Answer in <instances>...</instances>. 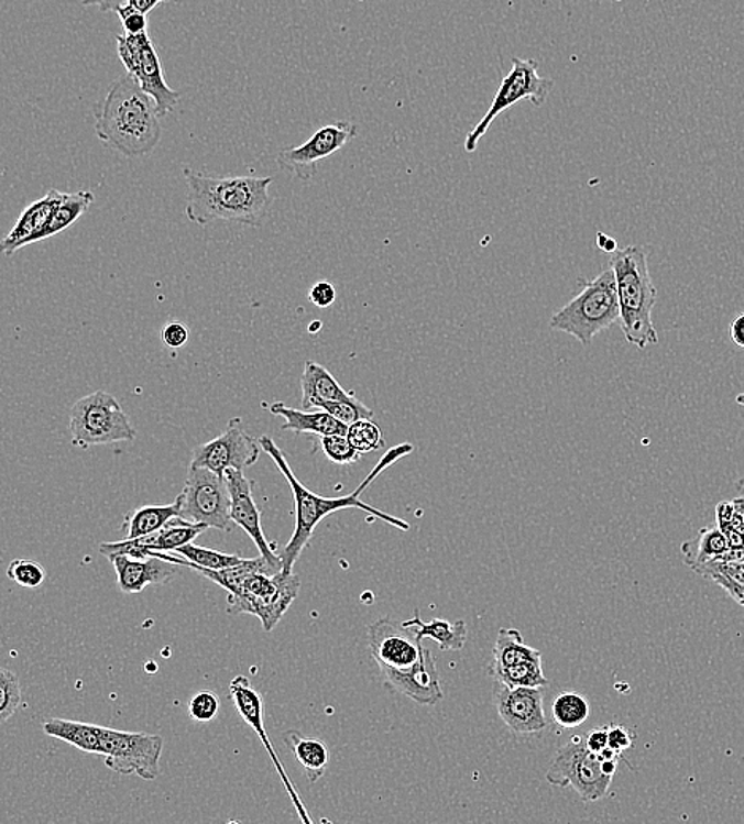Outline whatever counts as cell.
<instances>
[{
    "label": "cell",
    "instance_id": "obj_1",
    "mask_svg": "<svg viewBox=\"0 0 744 824\" xmlns=\"http://www.w3.org/2000/svg\"><path fill=\"white\" fill-rule=\"evenodd\" d=\"M259 444L267 452L276 468L282 471L283 476L286 477L287 484H289L291 491H293L294 503H296V528H294L293 536H291L289 542H287L283 552L280 553L283 560V572L291 574L294 567H296L297 560L300 559L302 552L307 549L310 545L313 535H315L316 527L321 524L330 514L337 513V510L355 509L364 510L375 519L386 521V524L393 525L401 531H408L409 524L405 520L398 519V517L390 516V514L383 513V510L376 509V507L366 505L362 502L361 495L365 492V488L380 476L381 473L387 470L398 460L405 459L409 453L415 451L413 444L404 442V444L395 446L390 451L381 457L380 462L376 463L375 468L370 471L369 476L361 482L354 492L347 496H340V498H326V496L316 495L311 491H308L304 484L296 477L294 471L291 470L289 463H287L285 453L282 449L275 444V441L271 437L259 438Z\"/></svg>",
    "mask_w": 744,
    "mask_h": 824
},
{
    "label": "cell",
    "instance_id": "obj_2",
    "mask_svg": "<svg viewBox=\"0 0 744 824\" xmlns=\"http://www.w3.org/2000/svg\"><path fill=\"white\" fill-rule=\"evenodd\" d=\"M188 185L186 216L197 226L225 221L261 227L271 208L273 178L210 176L185 168Z\"/></svg>",
    "mask_w": 744,
    "mask_h": 824
},
{
    "label": "cell",
    "instance_id": "obj_3",
    "mask_svg": "<svg viewBox=\"0 0 744 824\" xmlns=\"http://www.w3.org/2000/svg\"><path fill=\"white\" fill-rule=\"evenodd\" d=\"M95 120L100 142L131 160L153 153L163 135L156 102L129 74L111 83Z\"/></svg>",
    "mask_w": 744,
    "mask_h": 824
},
{
    "label": "cell",
    "instance_id": "obj_4",
    "mask_svg": "<svg viewBox=\"0 0 744 824\" xmlns=\"http://www.w3.org/2000/svg\"><path fill=\"white\" fill-rule=\"evenodd\" d=\"M610 266L616 273L621 305V330L632 347L646 349L659 343L653 322L657 289L650 278L645 248L632 246L611 254Z\"/></svg>",
    "mask_w": 744,
    "mask_h": 824
},
{
    "label": "cell",
    "instance_id": "obj_5",
    "mask_svg": "<svg viewBox=\"0 0 744 824\" xmlns=\"http://www.w3.org/2000/svg\"><path fill=\"white\" fill-rule=\"evenodd\" d=\"M620 319L616 273L610 266L584 283L581 293L552 315L549 327L556 332L571 334L588 348L597 333L609 330Z\"/></svg>",
    "mask_w": 744,
    "mask_h": 824
},
{
    "label": "cell",
    "instance_id": "obj_6",
    "mask_svg": "<svg viewBox=\"0 0 744 824\" xmlns=\"http://www.w3.org/2000/svg\"><path fill=\"white\" fill-rule=\"evenodd\" d=\"M298 590L300 578L294 572L253 571L228 590V612L256 615L264 631L271 633L296 601Z\"/></svg>",
    "mask_w": 744,
    "mask_h": 824
},
{
    "label": "cell",
    "instance_id": "obj_7",
    "mask_svg": "<svg viewBox=\"0 0 744 824\" xmlns=\"http://www.w3.org/2000/svg\"><path fill=\"white\" fill-rule=\"evenodd\" d=\"M72 444L91 446L134 441L136 431L120 402L107 392H95L78 399L70 411Z\"/></svg>",
    "mask_w": 744,
    "mask_h": 824
},
{
    "label": "cell",
    "instance_id": "obj_8",
    "mask_svg": "<svg viewBox=\"0 0 744 824\" xmlns=\"http://www.w3.org/2000/svg\"><path fill=\"white\" fill-rule=\"evenodd\" d=\"M555 88V81L538 75V63L535 59H521L512 57V70L503 78L491 108L484 114L483 120L469 132L466 139L467 153H474L480 140L486 135L492 122L497 120L503 111L508 110L521 100H530L532 106L541 107Z\"/></svg>",
    "mask_w": 744,
    "mask_h": 824
},
{
    "label": "cell",
    "instance_id": "obj_9",
    "mask_svg": "<svg viewBox=\"0 0 744 824\" xmlns=\"http://www.w3.org/2000/svg\"><path fill=\"white\" fill-rule=\"evenodd\" d=\"M182 519L204 524L208 528L230 532V493L228 482L221 474L204 466L189 465L182 495Z\"/></svg>",
    "mask_w": 744,
    "mask_h": 824
},
{
    "label": "cell",
    "instance_id": "obj_10",
    "mask_svg": "<svg viewBox=\"0 0 744 824\" xmlns=\"http://www.w3.org/2000/svg\"><path fill=\"white\" fill-rule=\"evenodd\" d=\"M100 743L107 768L121 776H139L154 780L161 776L164 739L157 734L120 732L99 726Z\"/></svg>",
    "mask_w": 744,
    "mask_h": 824
},
{
    "label": "cell",
    "instance_id": "obj_11",
    "mask_svg": "<svg viewBox=\"0 0 744 824\" xmlns=\"http://www.w3.org/2000/svg\"><path fill=\"white\" fill-rule=\"evenodd\" d=\"M546 780L556 787H570L584 802L602 801L613 777L603 771L602 757L589 750L580 736L557 751Z\"/></svg>",
    "mask_w": 744,
    "mask_h": 824
},
{
    "label": "cell",
    "instance_id": "obj_12",
    "mask_svg": "<svg viewBox=\"0 0 744 824\" xmlns=\"http://www.w3.org/2000/svg\"><path fill=\"white\" fill-rule=\"evenodd\" d=\"M117 45L118 57L125 72L156 102L160 117H167L179 102V94L165 81L163 63L149 32L140 35H118Z\"/></svg>",
    "mask_w": 744,
    "mask_h": 824
},
{
    "label": "cell",
    "instance_id": "obj_13",
    "mask_svg": "<svg viewBox=\"0 0 744 824\" xmlns=\"http://www.w3.org/2000/svg\"><path fill=\"white\" fill-rule=\"evenodd\" d=\"M491 671L495 682L508 686L545 689L549 685L543 672L541 651L524 644L523 635L515 628L499 631Z\"/></svg>",
    "mask_w": 744,
    "mask_h": 824
},
{
    "label": "cell",
    "instance_id": "obj_14",
    "mask_svg": "<svg viewBox=\"0 0 744 824\" xmlns=\"http://www.w3.org/2000/svg\"><path fill=\"white\" fill-rule=\"evenodd\" d=\"M261 449L259 441L244 431L243 420L233 417L219 437L194 449L189 465L208 468L225 476L230 468L243 471L253 466Z\"/></svg>",
    "mask_w": 744,
    "mask_h": 824
},
{
    "label": "cell",
    "instance_id": "obj_15",
    "mask_svg": "<svg viewBox=\"0 0 744 824\" xmlns=\"http://www.w3.org/2000/svg\"><path fill=\"white\" fill-rule=\"evenodd\" d=\"M355 135L358 128L352 122H332L313 133L304 145L280 151L276 162L283 171L289 172L302 182H310L318 172L319 162L339 153L341 147L355 139Z\"/></svg>",
    "mask_w": 744,
    "mask_h": 824
},
{
    "label": "cell",
    "instance_id": "obj_16",
    "mask_svg": "<svg viewBox=\"0 0 744 824\" xmlns=\"http://www.w3.org/2000/svg\"><path fill=\"white\" fill-rule=\"evenodd\" d=\"M412 628L394 625L390 618H380L369 626V646L380 671H406L419 663L424 650Z\"/></svg>",
    "mask_w": 744,
    "mask_h": 824
},
{
    "label": "cell",
    "instance_id": "obj_17",
    "mask_svg": "<svg viewBox=\"0 0 744 824\" xmlns=\"http://www.w3.org/2000/svg\"><path fill=\"white\" fill-rule=\"evenodd\" d=\"M208 527L204 524H193L175 517L161 528L139 539H121L117 542H102L99 552L111 559L114 556H129L132 559H149L153 552H176L179 547L194 542Z\"/></svg>",
    "mask_w": 744,
    "mask_h": 824
},
{
    "label": "cell",
    "instance_id": "obj_18",
    "mask_svg": "<svg viewBox=\"0 0 744 824\" xmlns=\"http://www.w3.org/2000/svg\"><path fill=\"white\" fill-rule=\"evenodd\" d=\"M229 693L230 700L236 704L240 717H242L244 722L248 723V726L258 734L259 739L264 744L265 750L271 755L273 766H275L276 772L282 777L286 791L289 793L291 799H293L302 822L308 824L313 823V820L308 816L307 809H305L304 802H302L300 796H298L296 787H294V783L291 782L289 777H287L282 761H280V758L276 757L275 750H273V745L271 739H269V734L265 732L264 697L261 696V693H259L256 689H253L250 680L244 678V675H239V678L232 679V682L229 683Z\"/></svg>",
    "mask_w": 744,
    "mask_h": 824
},
{
    "label": "cell",
    "instance_id": "obj_19",
    "mask_svg": "<svg viewBox=\"0 0 744 824\" xmlns=\"http://www.w3.org/2000/svg\"><path fill=\"white\" fill-rule=\"evenodd\" d=\"M225 477L228 482L230 502H232L230 517H232L233 524L239 525L250 536L262 557L271 560L275 567L283 571L282 556L276 553L275 546L267 541L265 532L262 530L261 510H259L253 498V482L244 476L242 470H236V468L226 471Z\"/></svg>",
    "mask_w": 744,
    "mask_h": 824
},
{
    "label": "cell",
    "instance_id": "obj_20",
    "mask_svg": "<svg viewBox=\"0 0 744 824\" xmlns=\"http://www.w3.org/2000/svg\"><path fill=\"white\" fill-rule=\"evenodd\" d=\"M494 697L499 715L513 733L537 734L548 726L541 689L495 682Z\"/></svg>",
    "mask_w": 744,
    "mask_h": 824
},
{
    "label": "cell",
    "instance_id": "obj_21",
    "mask_svg": "<svg viewBox=\"0 0 744 824\" xmlns=\"http://www.w3.org/2000/svg\"><path fill=\"white\" fill-rule=\"evenodd\" d=\"M381 675L394 692L405 694L418 704L435 705L444 700L437 663L430 650H424L419 663L413 668L406 671L386 669V671H381Z\"/></svg>",
    "mask_w": 744,
    "mask_h": 824
},
{
    "label": "cell",
    "instance_id": "obj_22",
    "mask_svg": "<svg viewBox=\"0 0 744 824\" xmlns=\"http://www.w3.org/2000/svg\"><path fill=\"white\" fill-rule=\"evenodd\" d=\"M64 196L66 194L52 189L42 199L32 201L29 207L24 208L17 224L2 241L3 254L12 255L17 251L23 250L28 244L39 243L45 230L48 229L57 205L63 201Z\"/></svg>",
    "mask_w": 744,
    "mask_h": 824
},
{
    "label": "cell",
    "instance_id": "obj_23",
    "mask_svg": "<svg viewBox=\"0 0 744 824\" xmlns=\"http://www.w3.org/2000/svg\"><path fill=\"white\" fill-rule=\"evenodd\" d=\"M117 571L118 586L125 595L142 593L149 585L167 584L175 574L176 564L151 556L149 559H132L114 556L109 559Z\"/></svg>",
    "mask_w": 744,
    "mask_h": 824
},
{
    "label": "cell",
    "instance_id": "obj_24",
    "mask_svg": "<svg viewBox=\"0 0 744 824\" xmlns=\"http://www.w3.org/2000/svg\"><path fill=\"white\" fill-rule=\"evenodd\" d=\"M262 408L269 409L273 416H280L285 419L282 430H291L296 435L313 433L319 437H330V435H347L348 426L341 424L329 413L321 411H300V409L291 408L283 402L262 403Z\"/></svg>",
    "mask_w": 744,
    "mask_h": 824
},
{
    "label": "cell",
    "instance_id": "obj_25",
    "mask_svg": "<svg viewBox=\"0 0 744 824\" xmlns=\"http://www.w3.org/2000/svg\"><path fill=\"white\" fill-rule=\"evenodd\" d=\"M302 408L318 409L322 402H352L355 395L344 391L339 381L329 373V370L319 363L305 362L304 374H302Z\"/></svg>",
    "mask_w": 744,
    "mask_h": 824
},
{
    "label": "cell",
    "instance_id": "obj_26",
    "mask_svg": "<svg viewBox=\"0 0 744 824\" xmlns=\"http://www.w3.org/2000/svg\"><path fill=\"white\" fill-rule=\"evenodd\" d=\"M175 517H182L179 496L171 505L136 507L122 521V539H139L160 531Z\"/></svg>",
    "mask_w": 744,
    "mask_h": 824
},
{
    "label": "cell",
    "instance_id": "obj_27",
    "mask_svg": "<svg viewBox=\"0 0 744 824\" xmlns=\"http://www.w3.org/2000/svg\"><path fill=\"white\" fill-rule=\"evenodd\" d=\"M43 732L50 737L63 740L86 754L99 755L102 751L100 729L91 723L74 722L66 718H50L43 723Z\"/></svg>",
    "mask_w": 744,
    "mask_h": 824
},
{
    "label": "cell",
    "instance_id": "obj_28",
    "mask_svg": "<svg viewBox=\"0 0 744 824\" xmlns=\"http://www.w3.org/2000/svg\"><path fill=\"white\" fill-rule=\"evenodd\" d=\"M402 626L404 628H412L416 633V636H418V639H434L440 646L441 650L449 651L462 650L463 646H466L467 635H469L466 622L459 620L452 624V622L444 620V618L423 622L418 612H416L415 618L405 620Z\"/></svg>",
    "mask_w": 744,
    "mask_h": 824
},
{
    "label": "cell",
    "instance_id": "obj_29",
    "mask_svg": "<svg viewBox=\"0 0 744 824\" xmlns=\"http://www.w3.org/2000/svg\"><path fill=\"white\" fill-rule=\"evenodd\" d=\"M182 559L174 556L171 552H153L151 556L161 557V559L171 561L176 567L190 568V570H226V568L236 567V564L242 563L243 559L239 556H232V553L219 552V550L207 549V547H200L189 542V545L179 547L176 550Z\"/></svg>",
    "mask_w": 744,
    "mask_h": 824
},
{
    "label": "cell",
    "instance_id": "obj_30",
    "mask_svg": "<svg viewBox=\"0 0 744 824\" xmlns=\"http://www.w3.org/2000/svg\"><path fill=\"white\" fill-rule=\"evenodd\" d=\"M286 743L296 755L297 761L307 772L308 780L315 783L325 776L329 765V750L326 744L311 737H302L296 732L286 733Z\"/></svg>",
    "mask_w": 744,
    "mask_h": 824
},
{
    "label": "cell",
    "instance_id": "obj_31",
    "mask_svg": "<svg viewBox=\"0 0 744 824\" xmlns=\"http://www.w3.org/2000/svg\"><path fill=\"white\" fill-rule=\"evenodd\" d=\"M729 549L727 539L716 527L703 528L696 538L681 546V556L690 570L710 563Z\"/></svg>",
    "mask_w": 744,
    "mask_h": 824
},
{
    "label": "cell",
    "instance_id": "obj_32",
    "mask_svg": "<svg viewBox=\"0 0 744 824\" xmlns=\"http://www.w3.org/2000/svg\"><path fill=\"white\" fill-rule=\"evenodd\" d=\"M95 201L91 190H78V193L66 194L63 201L57 205L55 216L50 222L48 229L43 233L41 241L52 239L57 233L64 232L68 227L77 222Z\"/></svg>",
    "mask_w": 744,
    "mask_h": 824
},
{
    "label": "cell",
    "instance_id": "obj_33",
    "mask_svg": "<svg viewBox=\"0 0 744 824\" xmlns=\"http://www.w3.org/2000/svg\"><path fill=\"white\" fill-rule=\"evenodd\" d=\"M591 715L588 697L577 692H564L552 703V717L562 728L573 729L581 726Z\"/></svg>",
    "mask_w": 744,
    "mask_h": 824
},
{
    "label": "cell",
    "instance_id": "obj_34",
    "mask_svg": "<svg viewBox=\"0 0 744 824\" xmlns=\"http://www.w3.org/2000/svg\"><path fill=\"white\" fill-rule=\"evenodd\" d=\"M347 438L355 451L369 453L383 448L384 438L381 428L372 419H361L348 427Z\"/></svg>",
    "mask_w": 744,
    "mask_h": 824
},
{
    "label": "cell",
    "instance_id": "obj_35",
    "mask_svg": "<svg viewBox=\"0 0 744 824\" xmlns=\"http://www.w3.org/2000/svg\"><path fill=\"white\" fill-rule=\"evenodd\" d=\"M7 578L24 589H39L45 582L46 571L37 561L17 559L7 568Z\"/></svg>",
    "mask_w": 744,
    "mask_h": 824
},
{
    "label": "cell",
    "instance_id": "obj_36",
    "mask_svg": "<svg viewBox=\"0 0 744 824\" xmlns=\"http://www.w3.org/2000/svg\"><path fill=\"white\" fill-rule=\"evenodd\" d=\"M20 705V680H18L14 672L9 671V669H2L0 671V722L6 723L7 719L13 717Z\"/></svg>",
    "mask_w": 744,
    "mask_h": 824
},
{
    "label": "cell",
    "instance_id": "obj_37",
    "mask_svg": "<svg viewBox=\"0 0 744 824\" xmlns=\"http://www.w3.org/2000/svg\"><path fill=\"white\" fill-rule=\"evenodd\" d=\"M318 409L329 413L330 416L336 417L337 420H340L341 424L348 427L358 422V420L373 419V416H375L372 409L366 408L364 403L359 402V399H352V402H322L318 406Z\"/></svg>",
    "mask_w": 744,
    "mask_h": 824
},
{
    "label": "cell",
    "instance_id": "obj_38",
    "mask_svg": "<svg viewBox=\"0 0 744 824\" xmlns=\"http://www.w3.org/2000/svg\"><path fill=\"white\" fill-rule=\"evenodd\" d=\"M321 448L327 459L337 465H352L361 459L362 453L355 451L347 435H330L321 437Z\"/></svg>",
    "mask_w": 744,
    "mask_h": 824
},
{
    "label": "cell",
    "instance_id": "obj_39",
    "mask_svg": "<svg viewBox=\"0 0 744 824\" xmlns=\"http://www.w3.org/2000/svg\"><path fill=\"white\" fill-rule=\"evenodd\" d=\"M189 717L196 722L208 723L218 717L219 696L211 690L194 694L188 703Z\"/></svg>",
    "mask_w": 744,
    "mask_h": 824
},
{
    "label": "cell",
    "instance_id": "obj_40",
    "mask_svg": "<svg viewBox=\"0 0 744 824\" xmlns=\"http://www.w3.org/2000/svg\"><path fill=\"white\" fill-rule=\"evenodd\" d=\"M697 574L703 575V578L710 579L713 575H722V578L729 579L733 584L744 586V563H725V561H710L704 563L702 567H697Z\"/></svg>",
    "mask_w": 744,
    "mask_h": 824
},
{
    "label": "cell",
    "instance_id": "obj_41",
    "mask_svg": "<svg viewBox=\"0 0 744 824\" xmlns=\"http://www.w3.org/2000/svg\"><path fill=\"white\" fill-rule=\"evenodd\" d=\"M733 502H721L716 506V524L719 530L727 539L729 549H744V535L732 527Z\"/></svg>",
    "mask_w": 744,
    "mask_h": 824
},
{
    "label": "cell",
    "instance_id": "obj_42",
    "mask_svg": "<svg viewBox=\"0 0 744 824\" xmlns=\"http://www.w3.org/2000/svg\"><path fill=\"white\" fill-rule=\"evenodd\" d=\"M114 13L120 17L125 35L145 34L146 28H149L146 14L134 9L131 3H124V6H121Z\"/></svg>",
    "mask_w": 744,
    "mask_h": 824
},
{
    "label": "cell",
    "instance_id": "obj_43",
    "mask_svg": "<svg viewBox=\"0 0 744 824\" xmlns=\"http://www.w3.org/2000/svg\"><path fill=\"white\" fill-rule=\"evenodd\" d=\"M308 298H310L311 304L318 306V308H329V306L336 304L337 290L336 287H333V284L327 283V281H321V283H316L315 286L311 287Z\"/></svg>",
    "mask_w": 744,
    "mask_h": 824
},
{
    "label": "cell",
    "instance_id": "obj_44",
    "mask_svg": "<svg viewBox=\"0 0 744 824\" xmlns=\"http://www.w3.org/2000/svg\"><path fill=\"white\" fill-rule=\"evenodd\" d=\"M189 340L188 327L179 322H171L163 329V343L171 349L185 347Z\"/></svg>",
    "mask_w": 744,
    "mask_h": 824
},
{
    "label": "cell",
    "instance_id": "obj_45",
    "mask_svg": "<svg viewBox=\"0 0 744 824\" xmlns=\"http://www.w3.org/2000/svg\"><path fill=\"white\" fill-rule=\"evenodd\" d=\"M632 744H634V737L628 729L621 725H610L609 748L611 750L623 755L625 750L632 747Z\"/></svg>",
    "mask_w": 744,
    "mask_h": 824
},
{
    "label": "cell",
    "instance_id": "obj_46",
    "mask_svg": "<svg viewBox=\"0 0 744 824\" xmlns=\"http://www.w3.org/2000/svg\"><path fill=\"white\" fill-rule=\"evenodd\" d=\"M610 725L600 726L586 734V747L594 754L600 755L609 748Z\"/></svg>",
    "mask_w": 744,
    "mask_h": 824
},
{
    "label": "cell",
    "instance_id": "obj_47",
    "mask_svg": "<svg viewBox=\"0 0 744 824\" xmlns=\"http://www.w3.org/2000/svg\"><path fill=\"white\" fill-rule=\"evenodd\" d=\"M710 579L711 581L716 582L719 586H722V589H724L725 592H727L729 595L740 604V606L744 607V586L733 584L732 581L722 578V575H713V578Z\"/></svg>",
    "mask_w": 744,
    "mask_h": 824
},
{
    "label": "cell",
    "instance_id": "obj_48",
    "mask_svg": "<svg viewBox=\"0 0 744 824\" xmlns=\"http://www.w3.org/2000/svg\"><path fill=\"white\" fill-rule=\"evenodd\" d=\"M729 337H731L735 347L744 349V312L733 319L731 327H729Z\"/></svg>",
    "mask_w": 744,
    "mask_h": 824
},
{
    "label": "cell",
    "instance_id": "obj_49",
    "mask_svg": "<svg viewBox=\"0 0 744 824\" xmlns=\"http://www.w3.org/2000/svg\"><path fill=\"white\" fill-rule=\"evenodd\" d=\"M81 3L85 7H97L100 12L109 13L117 12L121 6L128 3V0H81Z\"/></svg>",
    "mask_w": 744,
    "mask_h": 824
},
{
    "label": "cell",
    "instance_id": "obj_50",
    "mask_svg": "<svg viewBox=\"0 0 744 824\" xmlns=\"http://www.w3.org/2000/svg\"><path fill=\"white\" fill-rule=\"evenodd\" d=\"M172 2H176V0H128V3H131L134 9L140 10V12L145 14H149L151 10L156 9L161 3Z\"/></svg>",
    "mask_w": 744,
    "mask_h": 824
},
{
    "label": "cell",
    "instance_id": "obj_51",
    "mask_svg": "<svg viewBox=\"0 0 744 824\" xmlns=\"http://www.w3.org/2000/svg\"><path fill=\"white\" fill-rule=\"evenodd\" d=\"M597 244H599L600 250L609 254L616 253L617 251L616 240L610 239L609 235L602 232L597 233Z\"/></svg>",
    "mask_w": 744,
    "mask_h": 824
},
{
    "label": "cell",
    "instance_id": "obj_52",
    "mask_svg": "<svg viewBox=\"0 0 744 824\" xmlns=\"http://www.w3.org/2000/svg\"><path fill=\"white\" fill-rule=\"evenodd\" d=\"M736 491H738V495L742 496L744 503V479H740L738 484H736Z\"/></svg>",
    "mask_w": 744,
    "mask_h": 824
},
{
    "label": "cell",
    "instance_id": "obj_53",
    "mask_svg": "<svg viewBox=\"0 0 744 824\" xmlns=\"http://www.w3.org/2000/svg\"><path fill=\"white\" fill-rule=\"evenodd\" d=\"M322 322H319V320H316V322H313L310 326V333L319 332V329H321Z\"/></svg>",
    "mask_w": 744,
    "mask_h": 824
},
{
    "label": "cell",
    "instance_id": "obj_54",
    "mask_svg": "<svg viewBox=\"0 0 744 824\" xmlns=\"http://www.w3.org/2000/svg\"><path fill=\"white\" fill-rule=\"evenodd\" d=\"M736 405L743 406L744 408V392L743 394H740L738 397L735 398Z\"/></svg>",
    "mask_w": 744,
    "mask_h": 824
},
{
    "label": "cell",
    "instance_id": "obj_55",
    "mask_svg": "<svg viewBox=\"0 0 744 824\" xmlns=\"http://www.w3.org/2000/svg\"><path fill=\"white\" fill-rule=\"evenodd\" d=\"M643 2L648 3V2H650V0H643Z\"/></svg>",
    "mask_w": 744,
    "mask_h": 824
}]
</instances>
